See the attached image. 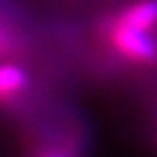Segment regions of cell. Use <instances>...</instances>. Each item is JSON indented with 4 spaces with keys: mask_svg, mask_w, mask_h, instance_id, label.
Returning a JSON list of instances; mask_svg holds the SVG:
<instances>
[{
    "mask_svg": "<svg viewBox=\"0 0 157 157\" xmlns=\"http://www.w3.org/2000/svg\"><path fill=\"white\" fill-rule=\"evenodd\" d=\"M117 21L133 28L150 32L157 23V0H141L131 6L128 11L122 12V16Z\"/></svg>",
    "mask_w": 157,
    "mask_h": 157,
    "instance_id": "3",
    "label": "cell"
},
{
    "mask_svg": "<svg viewBox=\"0 0 157 157\" xmlns=\"http://www.w3.org/2000/svg\"><path fill=\"white\" fill-rule=\"evenodd\" d=\"M110 39L119 54L133 63H152L157 59V40L148 30H138L122 23H115Z\"/></svg>",
    "mask_w": 157,
    "mask_h": 157,
    "instance_id": "1",
    "label": "cell"
},
{
    "mask_svg": "<svg viewBox=\"0 0 157 157\" xmlns=\"http://www.w3.org/2000/svg\"><path fill=\"white\" fill-rule=\"evenodd\" d=\"M44 157H59V155H56V154H47V155H44Z\"/></svg>",
    "mask_w": 157,
    "mask_h": 157,
    "instance_id": "4",
    "label": "cell"
},
{
    "mask_svg": "<svg viewBox=\"0 0 157 157\" xmlns=\"http://www.w3.org/2000/svg\"><path fill=\"white\" fill-rule=\"evenodd\" d=\"M30 86V77L21 67L2 63L0 65V103L14 101Z\"/></svg>",
    "mask_w": 157,
    "mask_h": 157,
    "instance_id": "2",
    "label": "cell"
}]
</instances>
